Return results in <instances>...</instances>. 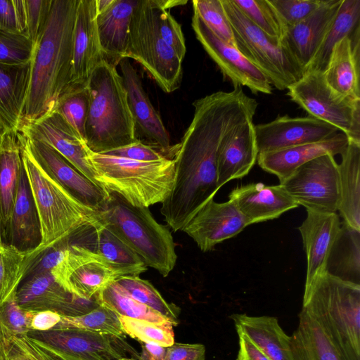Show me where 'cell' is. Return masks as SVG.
I'll return each instance as SVG.
<instances>
[{"instance_id": "obj_43", "label": "cell", "mask_w": 360, "mask_h": 360, "mask_svg": "<svg viewBox=\"0 0 360 360\" xmlns=\"http://www.w3.org/2000/svg\"><path fill=\"white\" fill-rule=\"evenodd\" d=\"M56 110L85 141L89 93L85 85H71L58 101Z\"/></svg>"}, {"instance_id": "obj_56", "label": "cell", "mask_w": 360, "mask_h": 360, "mask_svg": "<svg viewBox=\"0 0 360 360\" xmlns=\"http://www.w3.org/2000/svg\"><path fill=\"white\" fill-rule=\"evenodd\" d=\"M61 316L59 314L51 311H32L30 329L33 330L53 329L59 323Z\"/></svg>"}, {"instance_id": "obj_1", "label": "cell", "mask_w": 360, "mask_h": 360, "mask_svg": "<svg viewBox=\"0 0 360 360\" xmlns=\"http://www.w3.org/2000/svg\"><path fill=\"white\" fill-rule=\"evenodd\" d=\"M194 113L181 142L173 148L174 179L160 212L174 231H181L220 189L217 154L224 136L237 124L253 119L258 105L241 86L219 91L193 103Z\"/></svg>"}, {"instance_id": "obj_32", "label": "cell", "mask_w": 360, "mask_h": 360, "mask_svg": "<svg viewBox=\"0 0 360 360\" xmlns=\"http://www.w3.org/2000/svg\"><path fill=\"white\" fill-rule=\"evenodd\" d=\"M22 167L18 131H6L0 143V228L5 245Z\"/></svg>"}, {"instance_id": "obj_38", "label": "cell", "mask_w": 360, "mask_h": 360, "mask_svg": "<svg viewBox=\"0 0 360 360\" xmlns=\"http://www.w3.org/2000/svg\"><path fill=\"white\" fill-rule=\"evenodd\" d=\"M95 300L98 304L110 308L119 316L174 326L170 320L130 297L115 281L103 288L97 294Z\"/></svg>"}, {"instance_id": "obj_6", "label": "cell", "mask_w": 360, "mask_h": 360, "mask_svg": "<svg viewBox=\"0 0 360 360\" xmlns=\"http://www.w3.org/2000/svg\"><path fill=\"white\" fill-rule=\"evenodd\" d=\"M98 185L135 207L162 203L174 179V160L142 162L88 151Z\"/></svg>"}, {"instance_id": "obj_28", "label": "cell", "mask_w": 360, "mask_h": 360, "mask_svg": "<svg viewBox=\"0 0 360 360\" xmlns=\"http://www.w3.org/2000/svg\"><path fill=\"white\" fill-rule=\"evenodd\" d=\"M137 1L113 0L108 8L97 14V30L103 58L115 67L127 58L130 22Z\"/></svg>"}, {"instance_id": "obj_3", "label": "cell", "mask_w": 360, "mask_h": 360, "mask_svg": "<svg viewBox=\"0 0 360 360\" xmlns=\"http://www.w3.org/2000/svg\"><path fill=\"white\" fill-rule=\"evenodd\" d=\"M86 86L89 110L85 142L90 150L105 153L139 141L123 79L117 67L103 58L94 67Z\"/></svg>"}, {"instance_id": "obj_22", "label": "cell", "mask_w": 360, "mask_h": 360, "mask_svg": "<svg viewBox=\"0 0 360 360\" xmlns=\"http://www.w3.org/2000/svg\"><path fill=\"white\" fill-rule=\"evenodd\" d=\"M253 119L245 120L224 136L217 154V184L220 188L247 175L257 160Z\"/></svg>"}, {"instance_id": "obj_49", "label": "cell", "mask_w": 360, "mask_h": 360, "mask_svg": "<svg viewBox=\"0 0 360 360\" xmlns=\"http://www.w3.org/2000/svg\"><path fill=\"white\" fill-rule=\"evenodd\" d=\"M32 46L27 37L0 30V62L27 63L30 60Z\"/></svg>"}, {"instance_id": "obj_50", "label": "cell", "mask_w": 360, "mask_h": 360, "mask_svg": "<svg viewBox=\"0 0 360 360\" xmlns=\"http://www.w3.org/2000/svg\"><path fill=\"white\" fill-rule=\"evenodd\" d=\"M0 30L27 37L25 0H0Z\"/></svg>"}, {"instance_id": "obj_21", "label": "cell", "mask_w": 360, "mask_h": 360, "mask_svg": "<svg viewBox=\"0 0 360 360\" xmlns=\"http://www.w3.org/2000/svg\"><path fill=\"white\" fill-rule=\"evenodd\" d=\"M97 14L96 0H79L73 32L71 85H85L94 67L104 58Z\"/></svg>"}, {"instance_id": "obj_20", "label": "cell", "mask_w": 360, "mask_h": 360, "mask_svg": "<svg viewBox=\"0 0 360 360\" xmlns=\"http://www.w3.org/2000/svg\"><path fill=\"white\" fill-rule=\"evenodd\" d=\"M122 77L137 133L157 146L162 153H171L169 133L159 113L153 108L146 94L136 70L129 58L122 60Z\"/></svg>"}, {"instance_id": "obj_45", "label": "cell", "mask_w": 360, "mask_h": 360, "mask_svg": "<svg viewBox=\"0 0 360 360\" xmlns=\"http://www.w3.org/2000/svg\"><path fill=\"white\" fill-rule=\"evenodd\" d=\"M124 335L141 343L153 344L167 347L174 343L172 326H163L145 320L119 316Z\"/></svg>"}, {"instance_id": "obj_57", "label": "cell", "mask_w": 360, "mask_h": 360, "mask_svg": "<svg viewBox=\"0 0 360 360\" xmlns=\"http://www.w3.org/2000/svg\"><path fill=\"white\" fill-rule=\"evenodd\" d=\"M141 344V352L137 360H164L167 347L153 344Z\"/></svg>"}, {"instance_id": "obj_17", "label": "cell", "mask_w": 360, "mask_h": 360, "mask_svg": "<svg viewBox=\"0 0 360 360\" xmlns=\"http://www.w3.org/2000/svg\"><path fill=\"white\" fill-rule=\"evenodd\" d=\"M18 130L51 146L83 175L98 185L85 141L56 110Z\"/></svg>"}, {"instance_id": "obj_2", "label": "cell", "mask_w": 360, "mask_h": 360, "mask_svg": "<svg viewBox=\"0 0 360 360\" xmlns=\"http://www.w3.org/2000/svg\"><path fill=\"white\" fill-rule=\"evenodd\" d=\"M78 2L51 0L43 30L33 42L30 81L20 128L55 110L60 97L71 86Z\"/></svg>"}, {"instance_id": "obj_4", "label": "cell", "mask_w": 360, "mask_h": 360, "mask_svg": "<svg viewBox=\"0 0 360 360\" xmlns=\"http://www.w3.org/2000/svg\"><path fill=\"white\" fill-rule=\"evenodd\" d=\"M302 308L345 360H360V285L323 272L304 285Z\"/></svg>"}, {"instance_id": "obj_53", "label": "cell", "mask_w": 360, "mask_h": 360, "mask_svg": "<svg viewBox=\"0 0 360 360\" xmlns=\"http://www.w3.org/2000/svg\"><path fill=\"white\" fill-rule=\"evenodd\" d=\"M103 154L142 162L158 161L167 158L162 152L157 150L150 145L142 143L140 140Z\"/></svg>"}, {"instance_id": "obj_25", "label": "cell", "mask_w": 360, "mask_h": 360, "mask_svg": "<svg viewBox=\"0 0 360 360\" xmlns=\"http://www.w3.org/2000/svg\"><path fill=\"white\" fill-rule=\"evenodd\" d=\"M341 3L342 0H323L321 6L307 18L284 30L281 42L304 72Z\"/></svg>"}, {"instance_id": "obj_19", "label": "cell", "mask_w": 360, "mask_h": 360, "mask_svg": "<svg viewBox=\"0 0 360 360\" xmlns=\"http://www.w3.org/2000/svg\"><path fill=\"white\" fill-rule=\"evenodd\" d=\"M248 226L236 205L230 200L208 201L181 230L188 235L202 252L237 236Z\"/></svg>"}, {"instance_id": "obj_26", "label": "cell", "mask_w": 360, "mask_h": 360, "mask_svg": "<svg viewBox=\"0 0 360 360\" xmlns=\"http://www.w3.org/2000/svg\"><path fill=\"white\" fill-rule=\"evenodd\" d=\"M348 143L347 136L340 131L318 142L259 153L257 160L262 169L276 175L281 181L299 167L316 158L326 154L341 155Z\"/></svg>"}, {"instance_id": "obj_11", "label": "cell", "mask_w": 360, "mask_h": 360, "mask_svg": "<svg viewBox=\"0 0 360 360\" xmlns=\"http://www.w3.org/2000/svg\"><path fill=\"white\" fill-rule=\"evenodd\" d=\"M27 336L56 360L138 359L139 354L124 338L80 329L30 330Z\"/></svg>"}, {"instance_id": "obj_24", "label": "cell", "mask_w": 360, "mask_h": 360, "mask_svg": "<svg viewBox=\"0 0 360 360\" xmlns=\"http://www.w3.org/2000/svg\"><path fill=\"white\" fill-rule=\"evenodd\" d=\"M341 227L336 212L307 210V217L298 227L307 257L305 285L325 272L327 260Z\"/></svg>"}, {"instance_id": "obj_13", "label": "cell", "mask_w": 360, "mask_h": 360, "mask_svg": "<svg viewBox=\"0 0 360 360\" xmlns=\"http://www.w3.org/2000/svg\"><path fill=\"white\" fill-rule=\"evenodd\" d=\"M52 276L67 292L89 301L95 300L106 285L124 276L95 251L70 242L64 261Z\"/></svg>"}, {"instance_id": "obj_18", "label": "cell", "mask_w": 360, "mask_h": 360, "mask_svg": "<svg viewBox=\"0 0 360 360\" xmlns=\"http://www.w3.org/2000/svg\"><path fill=\"white\" fill-rule=\"evenodd\" d=\"M22 132L41 167L70 194L96 211L105 207L110 193L86 178L51 146Z\"/></svg>"}, {"instance_id": "obj_16", "label": "cell", "mask_w": 360, "mask_h": 360, "mask_svg": "<svg viewBox=\"0 0 360 360\" xmlns=\"http://www.w3.org/2000/svg\"><path fill=\"white\" fill-rule=\"evenodd\" d=\"M258 154L318 142L340 132L338 128L315 117L280 116L255 125Z\"/></svg>"}, {"instance_id": "obj_62", "label": "cell", "mask_w": 360, "mask_h": 360, "mask_svg": "<svg viewBox=\"0 0 360 360\" xmlns=\"http://www.w3.org/2000/svg\"><path fill=\"white\" fill-rule=\"evenodd\" d=\"M119 360H136V359L131 358V357H124V358L120 359Z\"/></svg>"}, {"instance_id": "obj_29", "label": "cell", "mask_w": 360, "mask_h": 360, "mask_svg": "<svg viewBox=\"0 0 360 360\" xmlns=\"http://www.w3.org/2000/svg\"><path fill=\"white\" fill-rule=\"evenodd\" d=\"M359 73L360 34L345 37L335 44L323 75L335 92L360 101Z\"/></svg>"}, {"instance_id": "obj_34", "label": "cell", "mask_w": 360, "mask_h": 360, "mask_svg": "<svg viewBox=\"0 0 360 360\" xmlns=\"http://www.w3.org/2000/svg\"><path fill=\"white\" fill-rule=\"evenodd\" d=\"M290 335L294 360H345L321 326L302 308Z\"/></svg>"}, {"instance_id": "obj_8", "label": "cell", "mask_w": 360, "mask_h": 360, "mask_svg": "<svg viewBox=\"0 0 360 360\" xmlns=\"http://www.w3.org/2000/svg\"><path fill=\"white\" fill-rule=\"evenodd\" d=\"M221 3L233 33L236 47L268 78L272 86L281 91L287 89L303 76V68L280 41L255 26L231 0H221Z\"/></svg>"}, {"instance_id": "obj_39", "label": "cell", "mask_w": 360, "mask_h": 360, "mask_svg": "<svg viewBox=\"0 0 360 360\" xmlns=\"http://www.w3.org/2000/svg\"><path fill=\"white\" fill-rule=\"evenodd\" d=\"M41 250L20 252L9 245L0 248V306L16 290L26 272Z\"/></svg>"}, {"instance_id": "obj_7", "label": "cell", "mask_w": 360, "mask_h": 360, "mask_svg": "<svg viewBox=\"0 0 360 360\" xmlns=\"http://www.w3.org/2000/svg\"><path fill=\"white\" fill-rule=\"evenodd\" d=\"M99 221L112 231L144 262L166 277L174 269L177 255L169 229L158 223L148 207H135L110 193L99 211Z\"/></svg>"}, {"instance_id": "obj_31", "label": "cell", "mask_w": 360, "mask_h": 360, "mask_svg": "<svg viewBox=\"0 0 360 360\" xmlns=\"http://www.w3.org/2000/svg\"><path fill=\"white\" fill-rule=\"evenodd\" d=\"M237 332L246 335L270 360H294L290 336L269 316L231 315Z\"/></svg>"}, {"instance_id": "obj_44", "label": "cell", "mask_w": 360, "mask_h": 360, "mask_svg": "<svg viewBox=\"0 0 360 360\" xmlns=\"http://www.w3.org/2000/svg\"><path fill=\"white\" fill-rule=\"evenodd\" d=\"M232 3L255 26L270 37L278 40L283 30L269 0H231Z\"/></svg>"}, {"instance_id": "obj_10", "label": "cell", "mask_w": 360, "mask_h": 360, "mask_svg": "<svg viewBox=\"0 0 360 360\" xmlns=\"http://www.w3.org/2000/svg\"><path fill=\"white\" fill-rule=\"evenodd\" d=\"M287 89L290 99L309 116L335 127L349 141L360 143V101L333 90L323 72L307 71Z\"/></svg>"}, {"instance_id": "obj_54", "label": "cell", "mask_w": 360, "mask_h": 360, "mask_svg": "<svg viewBox=\"0 0 360 360\" xmlns=\"http://www.w3.org/2000/svg\"><path fill=\"white\" fill-rule=\"evenodd\" d=\"M164 360H205V347L199 343L174 342L167 347Z\"/></svg>"}, {"instance_id": "obj_59", "label": "cell", "mask_w": 360, "mask_h": 360, "mask_svg": "<svg viewBox=\"0 0 360 360\" xmlns=\"http://www.w3.org/2000/svg\"><path fill=\"white\" fill-rule=\"evenodd\" d=\"M113 0H96L98 12H101L108 8Z\"/></svg>"}, {"instance_id": "obj_61", "label": "cell", "mask_w": 360, "mask_h": 360, "mask_svg": "<svg viewBox=\"0 0 360 360\" xmlns=\"http://www.w3.org/2000/svg\"><path fill=\"white\" fill-rule=\"evenodd\" d=\"M4 245H5V244H4V242L3 240L1 231V228H0V248H3Z\"/></svg>"}, {"instance_id": "obj_36", "label": "cell", "mask_w": 360, "mask_h": 360, "mask_svg": "<svg viewBox=\"0 0 360 360\" xmlns=\"http://www.w3.org/2000/svg\"><path fill=\"white\" fill-rule=\"evenodd\" d=\"M360 231L345 223L329 254L325 272L342 280L360 285Z\"/></svg>"}, {"instance_id": "obj_15", "label": "cell", "mask_w": 360, "mask_h": 360, "mask_svg": "<svg viewBox=\"0 0 360 360\" xmlns=\"http://www.w3.org/2000/svg\"><path fill=\"white\" fill-rule=\"evenodd\" d=\"M20 307L27 311H51L62 316L87 313L98 304L84 300L67 292L50 273H37L25 277L15 293Z\"/></svg>"}, {"instance_id": "obj_46", "label": "cell", "mask_w": 360, "mask_h": 360, "mask_svg": "<svg viewBox=\"0 0 360 360\" xmlns=\"http://www.w3.org/2000/svg\"><path fill=\"white\" fill-rule=\"evenodd\" d=\"M192 4L193 12L218 37L235 46L233 33L221 0H193Z\"/></svg>"}, {"instance_id": "obj_52", "label": "cell", "mask_w": 360, "mask_h": 360, "mask_svg": "<svg viewBox=\"0 0 360 360\" xmlns=\"http://www.w3.org/2000/svg\"><path fill=\"white\" fill-rule=\"evenodd\" d=\"M8 360H56L37 346L27 336L11 338Z\"/></svg>"}, {"instance_id": "obj_23", "label": "cell", "mask_w": 360, "mask_h": 360, "mask_svg": "<svg viewBox=\"0 0 360 360\" xmlns=\"http://www.w3.org/2000/svg\"><path fill=\"white\" fill-rule=\"evenodd\" d=\"M229 200L236 205L248 225L276 219L299 206L280 184L261 182L236 187Z\"/></svg>"}, {"instance_id": "obj_58", "label": "cell", "mask_w": 360, "mask_h": 360, "mask_svg": "<svg viewBox=\"0 0 360 360\" xmlns=\"http://www.w3.org/2000/svg\"><path fill=\"white\" fill-rule=\"evenodd\" d=\"M9 343L6 339L0 326V360H8Z\"/></svg>"}, {"instance_id": "obj_5", "label": "cell", "mask_w": 360, "mask_h": 360, "mask_svg": "<svg viewBox=\"0 0 360 360\" xmlns=\"http://www.w3.org/2000/svg\"><path fill=\"white\" fill-rule=\"evenodd\" d=\"M18 135L23 167L40 220L41 245L94 226L99 221V211L79 202L56 181L34 157L27 136L20 130Z\"/></svg>"}, {"instance_id": "obj_30", "label": "cell", "mask_w": 360, "mask_h": 360, "mask_svg": "<svg viewBox=\"0 0 360 360\" xmlns=\"http://www.w3.org/2000/svg\"><path fill=\"white\" fill-rule=\"evenodd\" d=\"M30 60L0 62V122L6 131H18L29 89Z\"/></svg>"}, {"instance_id": "obj_40", "label": "cell", "mask_w": 360, "mask_h": 360, "mask_svg": "<svg viewBox=\"0 0 360 360\" xmlns=\"http://www.w3.org/2000/svg\"><path fill=\"white\" fill-rule=\"evenodd\" d=\"M115 282L130 297L168 319L174 326L178 325L180 309L168 303L150 282L139 276H122Z\"/></svg>"}, {"instance_id": "obj_33", "label": "cell", "mask_w": 360, "mask_h": 360, "mask_svg": "<svg viewBox=\"0 0 360 360\" xmlns=\"http://www.w3.org/2000/svg\"><path fill=\"white\" fill-rule=\"evenodd\" d=\"M341 157L338 211L344 223L360 231V143L349 141Z\"/></svg>"}, {"instance_id": "obj_9", "label": "cell", "mask_w": 360, "mask_h": 360, "mask_svg": "<svg viewBox=\"0 0 360 360\" xmlns=\"http://www.w3.org/2000/svg\"><path fill=\"white\" fill-rule=\"evenodd\" d=\"M127 58L139 63L165 93L179 88L183 61L160 35L153 0H138L134 8Z\"/></svg>"}, {"instance_id": "obj_42", "label": "cell", "mask_w": 360, "mask_h": 360, "mask_svg": "<svg viewBox=\"0 0 360 360\" xmlns=\"http://www.w3.org/2000/svg\"><path fill=\"white\" fill-rule=\"evenodd\" d=\"M155 11V23L162 39L175 51L183 61L186 46L181 25L170 14L169 10L182 6L186 1L180 0H153Z\"/></svg>"}, {"instance_id": "obj_47", "label": "cell", "mask_w": 360, "mask_h": 360, "mask_svg": "<svg viewBox=\"0 0 360 360\" xmlns=\"http://www.w3.org/2000/svg\"><path fill=\"white\" fill-rule=\"evenodd\" d=\"M15 293L0 306V326L8 343L11 338L26 335L31 330L32 311L20 307Z\"/></svg>"}, {"instance_id": "obj_41", "label": "cell", "mask_w": 360, "mask_h": 360, "mask_svg": "<svg viewBox=\"0 0 360 360\" xmlns=\"http://www.w3.org/2000/svg\"><path fill=\"white\" fill-rule=\"evenodd\" d=\"M53 329H80L124 337L119 315L102 304L79 316H61L60 321Z\"/></svg>"}, {"instance_id": "obj_60", "label": "cell", "mask_w": 360, "mask_h": 360, "mask_svg": "<svg viewBox=\"0 0 360 360\" xmlns=\"http://www.w3.org/2000/svg\"><path fill=\"white\" fill-rule=\"evenodd\" d=\"M6 131V130L5 129V128L4 127V126L1 124V123L0 122V143L1 141V139H2V137L4 134V133Z\"/></svg>"}, {"instance_id": "obj_37", "label": "cell", "mask_w": 360, "mask_h": 360, "mask_svg": "<svg viewBox=\"0 0 360 360\" xmlns=\"http://www.w3.org/2000/svg\"><path fill=\"white\" fill-rule=\"evenodd\" d=\"M94 247L90 248L125 276H139L147 270L143 260L112 231L98 221L91 228Z\"/></svg>"}, {"instance_id": "obj_27", "label": "cell", "mask_w": 360, "mask_h": 360, "mask_svg": "<svg viewBox=\"0 0 360 360\" xmlns=\"http://www.w3.org/2000/svg\"><path fill=\"white\" fill-rule=\"evenodd\" d=\"M41 240L38 212L22 167L9 220L6 245L20 252H30L41 245Z\"/></svg>"}, {"instance_id": "obj_51", "label": "cell", "mask_w": 360, "mask_h": 360, "mask_svg": "<svg viewBox=\"0 0 360 360\" xmlns=\"http://www.w3.org/2000/svg\"><path fill=\"white\" fill-rule=\"evenodd\" d=\"M51 0H25L27 36L33 43L45 25Z\"/></svg>"}, {"instance_id": "obj_55", "label": "cell", "mask_w": 360, "mask_h": 360, "mask_svg": "<svg viewBox=\"0 0 360 360\" xmlns=\"http://www.w3.org/2000/svg\"><path fill=\"white\" fill-rule=\"evenodd\" d=\"M239 349L236 360H270L244 333L237 332Z\"/></svg>"}, {"instance_id": "obj_14", "label": "cell", "mask_w": 360, "mask_h": 360, "mask_svg": "<svg viewBox=\"0 0 360 360\" xmlns=\"http://www.w3.org/2000/svg\"><path fill=\"white\" fill-rule=\"evenodd\" d=\"M191 25L197 39L233 87L246 86L253 94L272 93L273 86L268 78L235 46L218 37L194 12Z\"/></svg>"}, {"instance_id": "obj_35", "label": "cell", "mask_w": 360, "mask_h": 360, "mask_svg": "<svg viewBox=\"0 0 360 360\" xmlns=\"http://www.w3.org/2000/svg\"><path fill=\"white\" fill-rule=\"evenodd\" d=\"M359 34L360 0H342L333 20L305 72H323L335 44L345 37H352Z\"/></svg>"}, {"instance_id": "obj_48", "label": "cell", "mask_w": 360, "mask_h": 360, "mask_svg": "<svg viewBox=\"0 0 360 360\" xmlns=\"http://www.w3.org/2000/svg\"><path fill=\"white\" fill-rule=\"evenodd\" d=\"M323 0H269L276 11L283 30L304 20Z\"/></svg>"}, {"instance_id": "obj_12", "label": "cell", "mask_w": 360, "mask_h": 360, "mask_svg": "<svg viewBox=\"0 0 360 360\" xmlns=\"http://www.w3.org/2000/svg\"><path fill=\"white\" fill-rule=\"evenodd\" d=\"M280 185L307 210L333 213L340 202L339 165L326 154L296 169Z\"/></svg>"}]
</instances>
